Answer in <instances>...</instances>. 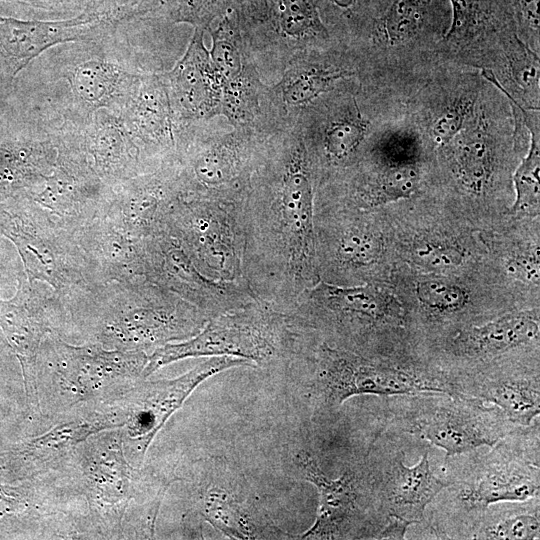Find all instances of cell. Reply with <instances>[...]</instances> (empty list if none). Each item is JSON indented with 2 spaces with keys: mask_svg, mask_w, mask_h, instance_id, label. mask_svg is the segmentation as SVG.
<instances>
[{
  "mask_svg": "<svg viewBox=\"0 0 540 540\" xmlns=\"http://www.w3.org/2000/svg\"><path fill=\"white\" fill-rule=\"evenodd\" d=\"M242 279L254 297L287 313L318 281L315 212L305 152L288 155L276 190L242 202Z\"/></svg>",
  "mask_w": 540,
  "mask_h": 540,
  "instance_id": "6da1fadb",
  "label": "cell"
},
{
  "mask_svg": "<svg viewBox=\"0 0 540 540\" xmlns=\"http://www.w3.org/2000/svg\"><path fill=\"white\" fill-rule=\"evenodd\" d=\"M0 232L15 244L31 282L70 296L92 283L76 231L28 196L0 204Z\"/></svg>",
  "mask_w": 540,
  "mask_h": 540,
  "instance_id": "7a4b0ae2",
  "label": "cell"
},
{
  "mask_svg": "<svg viewBox=\"0 0 540 540\" xmlns=\"http://www.w3.org/2000/svg\"><path fill=\"white\" fill-rule=\"evenodd\" d=\"M77 293L112 310L114 318L107 325L131 350L188 339L209 319L196 306L147 280L90 284Z\"/></svg>",
  "mask_w": 540,
  "mask_h": 540,
  "instance_id": "3957f363",
  "label": "cell"
},
{
  "mask_svg": "<svg viewBox=\"0 0 540 540\" xmlns=\"http://www.w3.org/2000/svg\"><path fill=\"white\" fill-rule=\"evenodd\" d=\"M391 397L399 427L441 448L447 458L492 447L516 427L498 407L471 397L445 393Z\"/></svg>",
  "mask_w": 540,
  "mask_h": 540,
  "instance_id": "277c9868",
  "label": "cell"
},
{
  "mask_svg": "<svg viewBox=\"0 0 540 540\" xmlns=\"http://www.w3.org/2000/svg\"><path fill=\"white\" fill-rule=\"evenodd\" d=\"M419 393L461 395L455 379L447 372L372 360L328 345L319 348L311 395L320 408H339L357 395L391 397Z\"/></svg>",
  "mask_w": 540,
  "mask_h": 540,
  "instance_id": "5b68a950",
  "label": "cell"
},
{
  "mask_svg": "<svg viewBox=\"0 0 540 540\" xmlns=\"http://www.w3.org/2000/svg\"><path fill=\"white\" fill-rule=\"evenodd\" d=\"M116 36L71 42L48 56L51 79L66 80L70 89L63 118L84 123L101 109L119 115L142 75L132 71Z\"/></svg>",
  "mask_w": 540,
  "mask_h": 540,
  "instance_id": "8992f818",
  "label": "cell"
},
{
  "mask_svg": "<svg viewBox=\"0 0 540 540\" xmlns=\"http://www.w3.org/2000/svg\"><path fill=\"white\" fill-rule=\"evenodd\" d=\"M289 325L283 313L255 300L213 316L194 336L166 343L148 356L142 377L172 362L192 357L232 356L256 363L269 361L286 343Z\"/></svg>",
  "mask_w": 540,
  "mask_h": 540,
  "instance_id": "52a82bcc",
  "label": "cell"
},
{
  "mask_svg": "<svg viewBox=\"0 0 540 540\" xmlns=\"http://www.w3.org/2000/svg\"><path fill=\"white\" fill-rule=\"evenodd\" d=\"M490 448L446 488L467 520L492 504L539 497V424L516 426Z\"/></svg>",
  "mask_w": 540,
  "mask_h": 540,
  "instance_id": "ba28073f",
  "label": "cell"
},
{
  "mask_svg": "<svg viewBox=\"0 0 540 540\" xmlns=\"http://www.w3.org/2000/svg\"><path fill=\"white\" fill-rule=\"evenodd\" d=\"M241 205L182 192L168 214L165 229L205 275L222 281H243Z\"/></svg>",
  "mask_w": 540,
  "mask_h": 540,
  "instance_id": "9c48e42d",
  "label": "cell"
},
{
  "mask_svg": "<svg viewBox=\"0 0 540 540\" xmlns=\"http://www.w3.org/2000/svg\"><path fill=\"white\" fill-rule=\"evenodd\" d=\"M51 132L57 150L54 168L25 195L77 231L106 213L113 188L90 165L78 124L63 118Z\"/></svg>",
  "mask_w": 540,
  "mask_h": 540,
  "instance_id": "30bf717a",
  "label": "cell"
},
{
  "mask_svg": "<svg viewBox=\"0 0 540 540\" xmlns=\"http://www.w3.org/2000/svg\"><path fill=\"white\" fill-rule=\"evenodd\" d=\"M297 467L301 476L319 493L315 521L299 538H377L386 519L376 503L368 463L331 479L309 452L301 451L297 455Z\"/></svg>",
  "mask_w": 540,
  "mask_h": 540,
  "instance_id": "8fae6325",
  "label": "cell"
},
{
  "mask_svg": "<svg viewBox=\"0 0 540 540\" xmlns=\"http://www.w3.org/2000/svg\"><path fill=\"white\" fill-rule=\"evenodd\" d=\"M144 278L179 296L210 318L256 300L243 281H222L198 269L165 228L143 239Z\"/></svg>",
  "mask_w": 540,
  "mask_h": 540,
  "instance_id": "7c38bea8",
  "label": "cell"
},
{
  "mask_svg": "<svg viewBox=\"0 0 540 540\" xmlns=\"http://www.w3.org/2000/svg\"><path fill=\"white\" fill-rule=\"evenodd\" d=\"M118 16L90 3L79 15L59 21L0 16V103L11 95L17 75L45 50L60 43L88 41L117 32Z\"/></svg>",
  "mask_w": 540,
  "mask_h": 540,
  "instance_id": "4fadbf2b",
  "label": "cell"
},
{
  "mask_svg": "<svg viewBox=\"0 0 540 540\" xmlns=\"http://www.w3.org/2000/svg\"><path fill=\"white\" fill-rule=\"evenodd\" d=\"M253 365L238 357H209L177 378L148 381L135 388L128 396L124 425L140 456L143 458L158 431L201 382L229 368Z\"/></svg>",
  "mask_w": 540,
  "mask_h": 540,
  "instance_id": "5bb4252c",
  "label": "cell"
},
{
  "mask_svg": "<svg viewBox=\"0 0 540 540\" xmlns=\"http://www.w3.org/2000/svg\"><path fill=\"white\" fill-rule=\"evenodd\" d=\"M373 491L380 513L395 517L412 525L422 522L428 506L451 481L437 477L430 466L428 451L420 461L407 467L403 453H388L380 465H370Z\"/></svg>",
  "mask_w": 540,
  "mask_h": 540,
  "instance_id": "9a60e30c",
  "label": "cell"
},
{
  "mask_svg": "<svg viewBox=\"0 0 540 540\" xmlns=\"http://www.w3.org/2000/svg\"><path fill=\"white\" fill-rule=\"evenodd\" d=\"M112 188L103 216L128 235L143 239L165 228L183 185L180 177L159 172L137 175Z\"/></svg>",
  "mask_w": 540,
  "mask_h": 540,
  "instance_id": "2e32d148",
  "label": "cell"
},
{
  "mask_svg": "<svg viewBox=\"0 0 540 540\" xmlns=\"http://www.w3.org/2000/svg\"><path fill=\"white\" fill-rule=\"evenodd\" d=\"M56 369L80 395L114 382L142 376L148 356L141 350H106L99 345L72 346L55 340Z\"/></svg>",
  "mask_w": 540,
  "mask_h": 540,
  "instance_id": "e0dca14e",
  "label": "cell"
},
{
  "mask_svg": "<svg viewBox=\"0 0 540 540\" xmlns=\"http://www.w3.org/2000/svg\"><path fill=\"white\" fill-rule=\"evenodd\" d=\"M292 310L323 311L372 326H399L404 319L395 298L374 285L343 287L321 280L300 295Z\"/></svg>",
  "mask_w": 540,
  "mask_h": 540,
  "instance_id": "ac0fdd59",
  "label": "cell"
},
{
  "mask_svg": "<svg viewBox=\"0 0 540 540\" xmlns=\"http://www.w3.org/2000/svg\"><path fill=\"white\" fill-rule=\"evenodd\" d=\"M35 281L20 278L15 296L0 300V325L20 359L25 383L33 396V366L44 336L49 331L46 309L49 292L35 287Z\"/></svg>",
  "mask_w": 540,
  "mask_h": 540,
  "instance_id": "d6986e66",
  "label": "cell"
},
{
  "mask_svg": "<svg viewBox=\"0 0 540 540\" xmlns=\"http://www.w3.org/2000/svg\"><path fill=\"white\" fill-rule=\"evenodd\" d=\"M77 124L89 163L103 182L113 187L140 175L141 152L117 115L101 109Z\"/></svg>",
  "mask_w": 540,
  "mask_h": 540,
  "instance_id": "ffe728a7",
  "label": "cell"
},
{
  "mask_svg": "<svg viewBox=\"0 0 540 540\" xmlns=\"http://www.w3.org/2000/svg\"><path fill=\"white\" fill-rule=\"evenodd\" d=\"M460 393L498 407L515 426H528L540 413L539 372H477L455 376Z\"/></svg>",
  "mask_w": 540,
  "mask_h": 540,
  "instance_id": "44dd1931",
  "label": "cell"
},
{
  "mask_svg": "<svg viewBox=\"0 0 540 540\" xmlns=\"http://www.w3.org/2000/svg\"><path fill=\"white\" fill-rule=\"evenodd\" d=\"M539 312L526 310L465 328L451 340L452 352L470 360H489L539 341Z\"/></svg>",
  "mask_w": 540,
  "mask_h": 540,
  "instance_id": "7402d4cb",
  "label": "cell"
},
{
  "mask_svg": "<svg viewBox=\"0 0 540 540\" xmlns=\"http://www.w3.org/2000/svg\"><path fill=\"white\" fill-rule=\"evenodd\" d=\"M203 30L196 28L185 56L168 75L171 112L180 119L206 114L219 96L218 78L203 47Z\"/></svg>",
  "mask_w": 540,
  "mask_h": 540,
  "instance_id": "603a6c76",
  "label": "cell"
},
{
  "mask_svg": "<svg viewBox=\"0 0 540 540\" xmlns=\"http://www.w3.org/2000/svg\"><path fill=\"white\" fill-rule=\"evenodd\" d=\"M171 115L164 84L154 76H141L118 117L141 152L142 145H171Z\"/></svg>",
  "mask_w": 540,
  "mask_h": 540,
  "instance_id": "cb8c5ba5",
  "label": "cell"
},
{
  "mask_svg": "<svg viewBox=\"0 0 540 540\" xmlns=\"http://www.w3.org/2000/svg\"><path fill=\"white\" fill-rule=\"evenodd\" d=\"M56 154L52 132L0 143V192L27 194L36 188L52 172Z\"/></svg>",
  "mask_w": 540,
  "mask_h": 540,
  "instance_id": "d4e9b609",
  "label": "cell"
},
{
  "mask_svg": "<svg viewBox=\"0 0 540 540\" xmlns=\"http://www.w3.org/2000/svg\"><path fill=\"white\" fill-rule=\"evenodd\" d=\"M488 506L463 523L459 538L489 540L538 539L540 535L539 497L526 501Z\"/></svg>",
  "mask_w": 540,
  "mask_h": 540,
  "instance_id": "484cf974",
  "label": "cell"
},
{
  "mask_svg": "<svg viewBox=\"0 0 540 540\" xmlns=\"http://www.w3.org/2000/svg\"><path fill=\"white\" fill-rule=\"evenodd\" d=\"M444 14L443 0H390L372 21L373 31L378 40L395 46L412 40Z\"/></svg>",
  "mask_w": 540,
  "mask_h": 540,
  "instance_id": "4316f807",
  "label": "cell"
},
{
  "mask_svg": "<svg viewBox=\"0 0 540 540\" xmlns=\"http://www.w3.org/2000/svg\"><path fill=\"white\" fill-rule=\"evenodd\" d=\"M454 139L457 175L468 190L480 194L487 188L493 171L492 142L483 117H477Z\"/></svg>",
  "mask_w": 540,
  "mask_h": 540,
  "instance_id": "83f0119b",
  "label": "cell"
},
{
  "mask_svg": "<svg viewBox=\"0 0 540 540\" xmlns=\"http://www.w3.org/2000/svg\"><path fill=\"white\" fill-rule=\"evenodd\" d=\"M495 86L506 95L513 104V107L519 111L521 119L530 131L531 136L529 151L522 159L514 174L516 198L511 210L512 212L535 215L539 213L540 201V133L538 111L536 113L532 108L527 110L521 106L500 83H496Z\"/></svg>",
  "mask_w": 540,
  "mask_h": 540,
  "instance_id": "f1b7e54d",
  "label": "cell"
},
{
  "mask_svg": "<svg viewBox=\"0 0 540 540\" xmlns=\"http://www.w3.org/2000/svg\"><path fill=\"white\" fill-rule=\"evenodd\" d=\"M203 514L213 527L234 539H252L262 535L259 523L245 502L221 483L208 485L203 499Z\"/></svg>",
  "mask_w": 540,
  "mask_h": 540,
  "instance_id": "f546056e",
  "label": "cell"
},
{
  "mask_svg": "<svg viewBox=\"0 0 540 540\" xmlns=\"http://www.w3.org/2000/svg\"><path fill=\"white\" fill-rule=\"evenodd\" d=\"M240 168V153L227 145L197 152L191 162L195 181L208 191L229 184L238 175Z\"/></svg>",
  "mask_w": 540,
  "mask_h": 540,
  "instance_id": "4dcf8cb0",
  "label": "cell"
},
{
  "mask_svg": "<svg viewBox=\"0 0 540 540\" xmlns=\"http://www.w3.org/2000/svg\"><path fill=\"white\" fill-rule=\"evenodd\" d=\"M421 172L416 163L386 167L367 187L364 197L371 205H381L411 197L418 189Z\"/></svg>",
  "mask_w": 540,
  "mask_h": 540,
  "instance_id": "1f68e13d",
  "label": "cell"
},
{
  "mask_svg": "<svg viewBox=\"0 0 540 540\" xmlns=\"http://www.w3.org/2000/svg\"><path fill=\"white\" fill-rule=\"evenodd\" d=\"M382 240L374 232L359 226L347 227L334 244V259L342 267L359 269L377 261Z\"/></svg>",
  "mask_w": 540,
  "mask_h": 540,
  "instance_id": "d6a6232c",
  "label": "cell"
},
{
  "mask_svg": "<svg viewBox=\"0 0 540 540\" xmlns=\"http://www.w3.org/2000/svg\"><path fill=\"white\" fill-rule=\"evenodd\" d=\"M243 0H164L157 10L173 23H189L204 29L210 22L223 16Z\"/></svg>",
  "mask_w": 540,
  "mask_h": 540,
  "instance_id": "836d02e7",
  "label": "cell"
},
{
  "mask_svg": "<svg viewBox=\"0 0 540 540\" xmlns=\"http://www.w3.org/2000/svg\"><path fill=\"white\" fill-rule=\"evenodd\" d=\"M451 24L447 40L464 38L490 24L497 16L500 0H448Z\"/></svg>",
  "mask_w": 540,
  "mask_h": 540,
  "instance_id": "e575fe53",
  "label": "cell"
},
{
  "mask_svg": "<svg viewBox=\"0 0 540 540\" xmlns=\"http://www.w3.org/2000/svg\"><path fill=\"white\" fill-rule=\"evenodd\" d=\"M415 292L420 304L435 315L460 312L469 303V295L463 287L443 280L419 281Z\"/></svg>",
  "mask_w": 540,
  "mask_h": 540,
  "instance_id": "d590c367",
  "label": "cell"
},
{
  "mask_svg": "<svg viewBox=\"0 0 540 540\" xmlns=\"http://www.w3.org/2000/svg\"><path fill=\"white\" fill-rule=\"evenodd\" d=\"M367 131V122L359 111L332 122L325 132L324 147L329 157L343 160L361 143Z\"/></svg>",
  "mask_w": 540,
  "mask_h": 540,
  "instance_id": "8d00e7d4",
  "label": "cell"
},
{
  "mask_svg": "<svg viewBox=\"0 0 540 540\" xmlns=\"http://www.w3.org/2000/svg\"><path fill=\"white\" fill-rule=\"evenodd\" d=\"M344 73L322 68H307L298 72L284 87L285 101L292 105L306 103L333 87Z\"/></svg>",
  "mask_w": 540,
  "mask_h": 540,
  "instance_id": "74e56055",
  "label": "cell"
},
{
  "mask_svg": "<svg viewBox=\"0 0 540 540\" xmlns=\"http://www.w3.org/2000/svg\"><path fill=\"white\" fill-rule=\"evenodd\" d=\"M237 19L236 9L224 14L214 36L213 61L225 78H234L240 70L239 53L234 45Z\"/></svg>",
  "mask_w": 540,
  "mask_h": 540,
  "instance_id": "f35d334b",
  "label": "cell"
},
{
  "mask_svg": "<svg viewBox=\"0 0 540 540\" xmlns=\"http://www.w3.org/2000/svg\"><path fill=\"white\" fill-rule=\"evenodd\" d=\"M475 100L462 95L451 101L436 118L431 135L438 145H447L463 130L468 117L472 115Z\"/></svg>",
  "mask_w": 540,
  "mask_h": 540,
  "instance_id": "ab89813d",
  "label": "cell"
},
{
  "mask_svg": "<svg viewBox=\"0 0 540 540\" xmlns=\"http://www.w3.org/2000/svg\"><path fill=\"white\" fill-rule=\"evenodd\" d=\"M415 260L434 270H450L463 262V252L456 245L441 239L422 238L413 245Z\"/></svg>",
  "mask_w": 540,
  "mask_h": 540,
  "instance_id": "60d3db41",
  "label": "cell"
},
{
  "mask_svg": "<svg viewBox=\"0 0 540 540\" xmlns=\"http://www.w3.org/2000/svg\"><path fill=\"white\" fill-rule=\"evenodd\" d=\"M115 425L107 419L94 421H75L61 424L51 431L33 439L30 443L32 447L46 448L62 445L75 444L100 430L114 427Z\"/></svg>",
  "mask_w": 540,
  "mask_h": 540,
  "instance_id": "b9f144b4",
  "label": "cell"
},
{
  "mask_svg": "<svg viewBox=\"0 0 540 540\" xmlns=\"http://www.w3.org/2000/svg\"><path fill=\"white\" fill-rule=\"evenodd\" d=\"M509 64L515 82L526 91L538 88L539 60L516 35L512 41Z\"/></svg>",
  "mask_w": 540,
  "mask_h": 540,
  "instance_id": "7bdbcfd3",
  "label": "cell"
},
{
  "mask_svg": "<svg viewBox=\"0 0 540 540\" xmlns=\"http://www.w3.org/2000/svg\"><path fill=\"white\" fill-rule=\"evenodd\" d=\"M381 151L388 158L392 156V164L416 163L417 139L413 132L395 131L383 137Z\"/></svg>",
  "mask_w": 540,
  "mask_h": 540,
  "instance_id": "ee69618b",
  "label": "cell"
},
{
  "mask_svg": "<svg viewBox=\"0 0 540 540\" xmlns=\"http://www.w3.org/2000/svg\"><path fill=\"white\" fill-rule=\"evenodd\" d=\"M16 2L32 9L46 11L56 16L73 15L83 12L89 0H3Z\"/></svg>",
  "mask_w": 540,
  "mask_h": 540,
  "instance_id": "f6af8a7d",
  "label": "cell"
},
{
  "mask_svg": "<svg viewBox=\"0 0 540 540\" xmlns=\"http://www.w3.org/2000/svg\"><path fill=\"white\" fill-rule=\"evenodd\" d=\"M249 100L253 99L246 81L238 78L233 80L225 95V106L229 110V114L236 118L244 117L245 109L247 110L245 107L248 106Z\"/></svg>",
  "mask_w": 540,
  "mask_h": 540,
  "instance_id": "bcb514c9",
  "label": "cell"
},
{
  "mask_svg": "<svg viewBox=\"0 0 540 540\" xmlns=\"http://www.w3.org/2000/svg\"><path fill=\"white\" fill-rule=\"evenodd\" d=\"M515 8L522 22L534 32L539 31V0H514Z\"/></svg>",
  "mask_w": 540,
  "mask_h": 540,
  "instance_id": "7dc6e473",
  "label": "cell"
},
{
  "mask_svg": "<svg viewBox=\"0 0 540 540\" xmlns=\"http://www.w3.org/2000/svg\"><path fill=\"white\" fill-rule=\"evenodd\" d=\"M335 9L345 16H352L363 6L364 0H327Z\"/></svg>",
  "mask_w": 540,
  "mask_h": 540,
  "instance_id": "c3c4849f",
  "label": "cell"
},
{
  "mask_svg": "<svg viewBox=\"0 0 540 540\" xmlns=\"http://www.w3.org/2000/svg\"><path fill=\"white\" fill-rule=\"evenodd\" d=\"M152 0H114V3L121 8L143 12L147 9Z\"/></svg>",
  "mask_w": 540,
  "mask_h": 540,
  "instance_id": "681fc988",
  "label": "cell"
},
{
  "mask_svg": "<svg viewBox=\"0 0 540 540\" xmlns=\"http://www.w3.org/2000/svg\"><path fill=\"white\" fill-rule=\"evenodd\" d=\"M89 1L93 5H112V6L118 7L114 3V0H89Z\"/></svg>",
  "mask_w": 540,
  "mask_h": 540,
  "instance_id": "f907efd6",
  "label": "cell"
}]
</instances>
